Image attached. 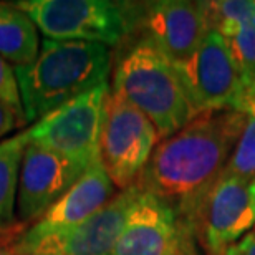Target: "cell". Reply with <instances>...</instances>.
<instances>
[{
    "label": "cell",
    "instance_id": "7a4b0ae2",
    "mask_svg": "<svg viewBox=\"0 0 255 255\" xmlns=\"http://www.w3.org/2000/svg\"><path fill=\"white\" fill-rule=\"evenodd\" d=\"M111 53L106 45L80 40H48L37 58L15 66L25 120L37 123L60 105L108 83Z\"/></svg>",
    "mask_w": 255,
    "mask_h": 255
},
{
    "label": "cell",
    "instance_id": "2e32d148",
    "mask_svg": "<svg viewBox=\"0 0 255 255\" xmlns=\"http://www.w3.org/2000/svg\"><path fill=\"white\" fill-rule=\"evenodd\" d=\"M242 85V111L255 100V20L227 40Z\"/></svg>",
    "mask_w": 255,
    "mask_h": 255
},
{
    "label": "cell",
    "instance_id": "277c9868",
    "mask_svg": "<svg viewBox=\"0 0 255 255\" xmlns=\"http://www.w3.org/2000/svg\"><path fill=\"white\" fill-rule=\"evenodd\" d=\"M48 40L116 45L134 23L136 7L108 0H22L15 3Z\"/></svg>",
    "mask_w": 255,
    "mask_h": 255
},
{
    "label": "cell",
    "instance_id": "ffe728a7",
    "mask_svg": "<svg viewBox=\"0 0 255 255\" xmlns=\"http://www.w3.org/2000/svg\"><path fill=\"white\" fill-rule=\"evenodd\" d=\"M18 126H27V120L22 115H18L13 108L0 101V137L8 134Z\"/></svg>",
    "mask_w": 255,
    "mask_h": 255
},
{
    "label": "cell",
    "instance_id": "e0dca14e",
    "mask_svg": "<svg viewBox=\"0 0 255 255\" xmlns=\"http://www.w3.org/2000/svg\"><path fill=\"white\" fill-rule=\"evenodd\" d=\"M209 20V28L217 30L229 40L241 32L242 27L255 20L254 0H222V2H204Z\"/></svg>",
    "mask_w": 255,
    "mask_h": 255
},
{
    "label": "cell",
    "instance_id": "ba28073f",
    "mask_svg": "<svg viewBox=\"0 0 255 255\" xmlns=\"http://www.w3.org/2000/svg\"><path fill=\"white\" fill-rule=\"evenodd\" d=\"M192 115L206 111H242V85L227 40L211 28L184 65L174 66Z\"/></svg>",
    "mask_w": 255,
    "mask_h": 255
},
{
    "label": "cell",
    "instance_id": "6da1fadb",
    "mask_svg": "<svg viewBox=\"0 0 255 255\" xmlns=\"http://www.w3.org/2000/svg\"><path fill=\"white\" fill-rule=\"evenodd\" d=\"M246 121L247 113L239 110L194 116L182 129L157 142L136 184L169 204L192 232L204 197L226 169Z\"/></svg>",
    "mask_w": 255,
    "mask_h": 255
},
{
    "label": "cell",
    "instance_id": "30bf717a",
    "mask_svg": "<svg viewBox=\"0 0 255 255\" xmlns=\"http://www.w3.org/2000/svg\"><path fill=\"white\" fill-rule=\"evenodd\" d=\"M86 169L88 166L83 162L28 142L18 177L17 211L20 221L38 222Z\"/></svg>",
    "mask_w": 255,
    "mask_h": 255
},
{
    "label": "cell",
    "instance_id": "5b68a950",
    "mask_svg": "<svg viewBox=\"0 0 255 255\" xmlns=\"http://www.w3.org/2000/svg\"><path fill=\"white\" fill-rule=\"evenodd\" d=\"M157 141L159 136L149 118L110 91L100 134V159L118 189L136 184Z\"/></svg>",
    "mask_w": 255,
    "mask_h": 255
},
{
    "label": "cell",
    "instance_id": "3957f363",
    "mask_svg": "<svg viewBox=\"0 0 255 255\" xmlns=\"http://www.w3.org/2000/svg\"><path fill=\"white\" fill-rule=\"evenodd\" d=\"M111 91L144 113L161 141L194 118L174 66L146 35L120 57Z\"/></svg>",
    "mask_w": 255,
    "mask_h": 255
},
{
    "label": "cell",
    "instance_id": "9c48e42d",
    "mask_svg": "<svg viewBox=\"0 0 255 255\" xmlns=\"http://www.w3.org/2000/svg\"><path fill=\"white\" fill-rule=\"evenodd\" d=\"M194 241L169 204L141 192L110 255H196Z\"/></svg>",
    "mask_w": 255,
    "mask_h": 255
},
{
    "label": "cell",
    "instance_id": "7402d4cb",
    "mask_svg": "<svg viewBox=\"0 0 255 255\" xmlns=\"http://www.w3.org/2000/svg\"><path fill=\"white\" fill-rule=\"evenodd\" d=\"M0 255H18V254L15 252L13 247H3V246H0Z\"/></svg>",
    "mask_w": 255,
    "mask_h": 255
},
{
    "label": "cell",
    "instance_id": "9a60e30c",
    "mask_svg": "<svg viewBox=\"0 0 255 255\" xmlns=\"http://www.w3.org/2000/svg\"><path fill=\"white\" fill-rule=\"evenodd\" d=\"M27 129L0 141V237L15 229V199L25 149L28 146Z\"/></svg>",
    "mask_w": 255,
    "mask_h": 255
},
{
    "label": "cell",
    "instance_id": "52a82bcc",
    "mask_svg": "<svg viewBox=\"0 0 255 255\" xmlns=\"http://www.w3.org/2000/svg\"><path fill=\"white\" fill-rule=\"evenodd\" d=\"M255 226V179L222 174L204 197L194 239L206 255H226Z\"/></svg>",
    "mask_w": 255,
    "mask_h": 255
},
{
    "label": "cell",
    "instance_id": "5bb4252c",
    "mask_svg": "<svg viewBox=\"0 0 255 255\" xmlns=\"http://www.w3.org/2000/svg\"><path fill=\"white\" fill-rule=\"evenodd\" d=\"M38 30L15 3L0 2V57L15 66L32 63L38 55Z\"/></svg>",
    "mask_w": 255,
    "mask_h": 255
},
{
    "label": "cell",
    "instance_id": "4fadbf2b",
    "mask_svg": "<svg viewBox=\"0 0 255 255\" xmlns=\"http://www.w3.org/2000/svg\"><path fill=\"white\" fill-rule=\"evenodd\" d=\"M113 191V181L105 171L101 159H96L70 187V191L55 202L38 222L20 236L13 244L15 252L22 255L42 239L85 222L115 197Z\"/></svg>",
    "mask_w": 255,
    "mask_h": 255
},
{
    "label": "cell",
    "instance_id": "ac0fdd59",
    "mask_svg": "<svg viewBox=\"0 0 255 255\" xmlns=\"http://www.w3.org/2000/svg\"><path fill=\"white\" fill-rule=\"evenodd\" d=\"M224 174L255 179V100L247 108V121Z\"/></svg>",
    "mask_w": 255,
    "mask_h": 255
},
{
    "label": "cell",
    "instance_id": "d6986e66",
    "mask_svg": "<svg viewBox=\"0 0 255 255\" xmlns=\"http://www.w3.org/2000/svg\"><path fill=\"white\" fill-rule=\"evenodd\" d=\"M0 101L8 105L10 108H13L25 118L22 100H20L18 93V83L15 78V68L2 57H0Z\"/></svg>",
    "mask_w": 255,
    "mask_h": 255
},
{
    "label": "cell",
    "instance_id": "44dd1931",
    "mask_svg": "<svg viewBox=\"0 0 255 255\" xmlns=\"http://www.w3.org/2000/svg\"><path fill=\"white\" fill-rule=\"evenodd\" d=\"M226 255H255V232L247 234L242 241L229 249Z\"/></svg>",
    "mask_w": 255,
    "mask_h": 255
},
{
    "label": "cell",
    "instance_id": "8fae6325",
    "mask_svg": "<svg viewBox=\"0 0 255 255\" xmlns=\"http://www.w3.org/2000/svg\"><path fill=\"white\" fill-rule=\"evenodd\" d=\"M141 192L137 184L121 191L85 222L42 239L22 255H110Z\"/></svg>",
    "mask_w": 255,
    "mask_h": 255
},
{
    "label": "cell",
    "instance_id": "8992f818",
    "mask_svg": "<svg viewBox=\"0 0 255 255\" xmlns=\"http://www.w3.org/2000/svg\"><path fill=\"white\" fill-rule=\"evenodd\" d=\"M110 85L103 83L50 111L28 132V141L90 166L100 159V134Z\"/></svg>",
    "mask_w": 255,
    "mask_h": 255
},
{
    "label": "cell",
    "instance_id": "7c38bea8",
    "mask_svg": "<svg viewBox=\"0 0 255 255\" xmlns=\"http://www.w3.org/2000/svg\"><path fill=\"white\" fill-rule=\"evenodd\" d=\"M139 20L146 28V37L152 40L172 66L189 62L211 30L204 2H154L142 8Z\"/></svg>",
    "mask_w": 255,
    "mask_h": 255
}]
</instances>
